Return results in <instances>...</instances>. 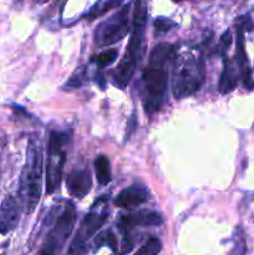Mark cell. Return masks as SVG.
<instances>
[{
	"instance_id": "cell-1",
	"label": "cell",
	"mask_w": 254,
	"mask_h": 255,
	"mask_svg": "<svg viewBox=\"0 0 254 255\" xmlns=\"http://www.w3.org/2000/svg\"><path fill=\"white\" fill-rule=\"evenodd\" d=\"M176 56L171 44L156 45L149 54L148 65L142 75L143 107L147 114H156L164 105L168 90V67Z\"/></svg>"
},
{
	"instance_id": "cell-2",
	"label": "cell",
	"mask_w": 254,
	"mask_h": 255,
	"mask_svg": "<svg viewBox=\"0 0 254 255\" xmlns=\"http://www.w3.org/2000/svg\"><path fill=\"white\" fill-rule=\"evenodd\" d=\"M42 146L39 138H31L27 146L26 162L20 178V196L26 213H32L40 202L42 187Z\"/></svg>"
},
{
	"instance_id": "cell-3",
	"label": "cell",
	"mask_w": 254,
	"mask_h": 255,
	"mask_svg": "<svg viewBox=\"0 0 254 255\" xmlns=\"http://www.w3.org/2000/svg\"><path fill=\"white\" fill-rule=\"evenodd\" d=\"M204 79V65L199 56L186 52L176 57L172 77V91L176 99L193 95L202 86Z\"/></svg>"
},
{
	"instance_id": "cell-4",
	"label": "cell",
	"mask_w": 254,
	"mask_h": 255,
	"mask_svg": "<svg viewBox=\"0 0 254 255\" xmlns=\"http://www.w3.org/2000/svg\"><path fill=\"white\" fill-rule=\"evenodd\" d=\"M70 136L66 132L52 131L47 144L46 161V193L54 194L59 191L66 163V146Z\"/></svg>"
},
{
	"instance_id": "cell-5",
	"label": "cell",
	"mask_w": 254,
	"mask_h": 255,
	"mask_svg": "<svg viewBox=\"0 0 254 255\" xmlns=\"http://www.w3.org/2000/svg\"><path fill=\"white\" fill-rule=\"evenodd\" d=\"M131 4H127L97 26L95 44L100 47L111 46L131 32Z\"/></svg>"
},
{
	"instance_id": "cell-6",
	"label": "cell",
	"mask_w": 254,
	"mask_h": 255,
	"mask_svg": "<svg viewBox=\"0 0 254 255\" xmlns=\"http://www.w3.org/2000/svg\"><path fill=\"white\" fill-rule=\"evenodd\" d=\"M75 222H76V208L74 203L69 202L57 218L55 226L47 233L39 255H59L74 229Z\"/></svg>"
},
{
	"instance_id": "cell-7",
	"label": "cell",
	"mask_w": 254,
	"mask_h": 255,
	"mask_svg": "<svg viewBox=\"0 0 254 255\" xmlns=\"http://www.w3.org/2000/svg\"><path fill=\"white\" fill-rule=\"evenodd\" d=\"M109 211L106 208V204L97 208L96 204H94L91 211L85 216L72 239L70 248L67 251V255H85L87 252V242L95 236L97 231L104 226L106 222Z\"/></svg>"
},
{
	"instance_id": "cell-8",
	"label": "cell",
	"mask_w": 254,
	"mask_h": 255,
	"mask_svg": "<svg viewBox=\"0 0 254 255\" xmlns=\"http://www.w3.org/2000/svg\"><path fill=\"white\" fill-rule=\"evenodd\" d=\"M147 19H148V7L146 0H136L133 7V19H132L131 36H129L128 46L126 55L129 59L138 62L141 56L142 46L144 41V32H146Z\"/></svg>"
},
{
	"instance_id": "cell-9",
	"label": "cell",
	"mask_w": 254,
	"mask_h": 255,
	"mask_svg": "<svg viewBox=\"0 0 254 255\" xmlns=\"http://www.w3.org/2000/svg\"><path fill=\"white\" fill-rule=\"evenodd\" d=\"M21 216V207L17 199L7 196L0 206V234H7L17 227Z\"/></svg>"
},
{
	"instance_id": "cell-10",
	"label": "cell",
	"mask_w": 254,
	"mask_h": 255,
	"mask_svg": "<svg viewBox=\"0 0 254 255\" xmlns=\"http://www.w3.org/2000/svg\"><path fill=\"white\" fill-rule=\"evenodd\" d=\"M163 223V218L158 212L138 211L134 213L124 214L119 221L120 228L124 231L136 228V227H157Z\"/></svg>"
},
{
	"instance_id": "cell-11",
	"label": "cell",
	"mask_w": 254,
	"mask_h": 255,
	"mask_svg": "<svg viewBox=\"0 0 254 255\" xmlns=\"http://www.w3.org/2000/svg\"><path fill=\"white\" fill-rule=\"evenodd\" d=\"M66 187L71 197L81 199L87 196L92 187L91 173L89 169L80 168L70 172L66 178Z\"/></svg>"
},
{
	"instance_id": "cell-12",
	"label": "cell",
	"mask_w": 254,
	"mask_h": 255,
	"mask_svg": "<svg viewBox=\"0 0 254 255\" xmlns=\"http://www.w3.org/2000/svg\"><path fill=\"white\" fill-rule=\"evenodd\" d=\"M148 201V191L146 187L133 184L122 189L115 198L116 207L122 209H133Z\"/></svg>"
},
{
	"instance_id": "cell-13",
	"label": "cell",
	"mask_w": 254,
	"mask_h": 255,
	"mask_svg": "<svg viewBox=\"0 0 254 255\" xmlns=\"http://www.w3.org/2000/svg\"><path fill=\"white\" fill-rule=\"evenodd\" d=\"M136 65L137 61L124 55L121 61L117 65L116 70L112 74V84L116 87H119V89H125L129 84L132 76H133Z\"/></svg>"
},
{
	"instance_id": "cell-14",
	"label": "cell",
	"mask_w": 254,
	"mask_h": 255,
	"mask_svg": "<svg viewBox=\"0 0 254 255\" xmlns=\"http://www.w3.org/2000/svg\"><path fill=\"white\" fill-rule=\"evenodd\" d=\"M239 67L236 61L224 57L223 71H222L221 79H219V91L221 94H228L233 91L237 86V82L239 79Z\"/></svg>"
},
{
	"instance_id": "cell-15",
	"label": "cell",
	"mask_w": 254,
	"mask_h": 255,
	"mask_svg": "<svg viewBox=\"0 0 254 255\" xmlns=\"http://www.w3.org/2000/svg\"><path fill=\"white\" fill-rule=\"evenodd\" d=\"M95 173L100 186H107L111 182V167L107 157L99 156L95 159Z\"/></svg>"
},
{
	"instance_id": "cell-16",
	"label": "cell",
	"mask_w": 254,
	"mask_h": 255,
	"mask_svg": "<svg viewBox=\"0 0 254 255\" xmlns=\"http://www.w3.org/2000/svg\"><path fill=\"white\" fill-rule=\"evenodd\" d=\"M122 0H99L91 9L87 11V14L85 15V19L91 21V20H95L96 17L102 16L104 14H106L107 11H110L114 7H117L120 4H121Z\"/></svg>"
},
{
	"instance_id": "cell-17",
	"label": "cell",
	"mask_w": 254,
	"mask_h": 255,
	"mask_svg": "<svg viewBox=\"0 0 254 255\" xmlns=\"http://www.w3.org/2000/svg\"><path fill=\"white\" fill-rule=\"evenodd\" d=\"M119 57V51L116 49H107L105 51L100 52V54L95 55L92 57V61L100 67H106L110 66V65L114 64L115 61L117 60Z\"/></svg>"
},
{
	"instance_id": "cell-18",
	"label": "cell",
	"mask_w": 254,
	"mask_h": 255,
	"mask_svg": "<svg viewBox=\"0 0 254 255\" xmlns=\"http://www.w3.org/2000/svg\"><path fill=\"white\" fill-rule=\"evenodd\" d=\"M162 249V243L156 237H151L148 241L134 253V255H158Z\"/></svg>"
},
{
	"instance_id": "cell-19",
	"label": "cell",
	"mask_w": 254,
	"mask_h": 255,
	"mask_svg": "<svg viewBox=\"0 0 254 255\" xmlns=\"http://www.w3.org/2000/svg\"><path fill=\"white\" fill-rule=\"evenodd\" d=\"M177 26L178 25L173 20L167 19V17H157L154 20V34H156V36H162Z\"/></svg>"
},
{
	"instance_id": "cell-20",
	"label": "cell",
	"mask_w": 254,
	"mask_h": 255,
	"mask_svg": "<svg viewBox=\"0 0 254 255\" xmlns=\"http://www.w3.org/2000/svg\"><path fill=\"white\" fill-rule=\"evenodd\" d=\"M85 77H86V69L85 67H79L75 70L72 76L70 77L69 81L65 84V89H77L85 84Z\"/></svg>"
},
{
	"instance_id": "cell-21",
	"label": "cell",
	"mask_w": 254,
	"mask_h": 255,
	"mask_svg": "<svg viewBox=\"0 0 254 255\" xmlns=\"http://www.w3.org/2000/svg\"><path fill=\"white\" fill-rule=\"evenodd\" d=\"M95 242H96V243H95L96 248H100V247L104 246V244H107V246L111 247L112 249L116 248V238H115V236L111 232H105V233L100 234Z\"/></svg>"
},
{
	"instance_id": "cell-22",
	"label": "cell",
	"mask_w": 254,
	"mask_h": 255,
	"mask_svg": "<svg viewBox=\"0 0 254 255\" xmlns=\"http://www.w3.org/2000/svg\"><path fill=\"white\" fill-rule=\"evenodd\" d=\"M231 42H232V34H231V30H227L224 31V34L222 35L221 40H219V46H218V51L222 56L226 57V52L228 51L229 46H231Z\"/></svg>"
},
{
	"instance_id": "cell-23",
	"label": "cell",
	"mask_w": 254,
	"mask_h": 255,
	"mask_svg": "<svg viewBox=\"0 0 254 255\" xmlns=\"http://www.w3.org/2000/svg\"><path fill=\"white\" fill-rule=\"evenodd\" d=\"M35 2H36V4H44V2H46L47 0H34Z\"/></svg>"
}]
</instances>
